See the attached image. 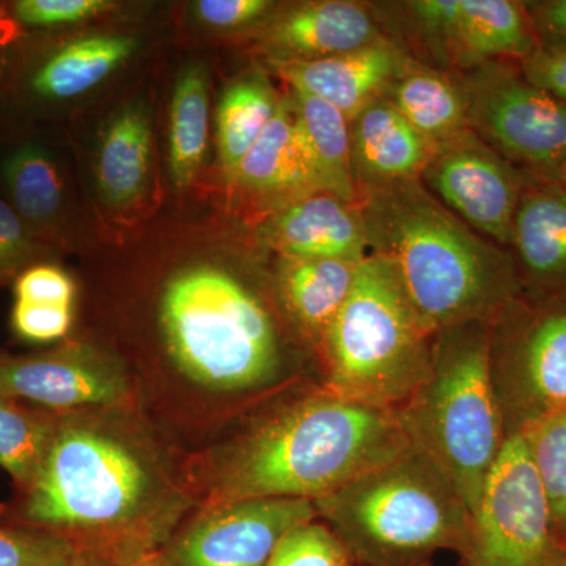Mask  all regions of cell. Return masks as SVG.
<instances>
[{
  "label": "cell",
  "mask_w": 566,
  "mask_h": 566,
  "mask_svg": "<svg viewBox=\"0 0 566 566\" xmlns=\"http://www.w3.org/2000/svg\"><path fill=\"white\" fill-rule=\"evenodd\" d=\"M524 438L545 491L554 535L566 551V412L539 423Z\"/></svg>",
  "instance_id": "30"
},
{
  "label": "cell",
  "mask_w": 566,
  "mask_h": 566,
  "mask_svg": "<svg viewBox=\"0 0 566 566\" xmlns=\"http://www.w3.org/2000/svg\"><path fill=\"white\" fill-rule=\"evenodd\" d=\"M363 262L277 256L275 293L279 303L316 348L348 300Z\"/></svg>",
  "instance_id": "22"
},
{
  "label": "cell",
  "mask_w": 566,
  "mask_h": 566,
  "mask_svg": "<svg viewBox=\"0 0 566 566\" xmlns=\"http://www.w3.org/2000/svg\"><path fill=\"white\" fill-rule=\"evenodd\" d=\"M77 547L50 532L0 526V566H61Z\"/></svg>",
  "instance_id": "33"
},
{
  "label": "cell",
  "mask_w": 566,
  "mask_h": 566,
  "mask_svg": "<svg viewBox=\"0 0 566 566\" xmlns=\"http://www.w3.org/2000/svg\"><path fill=\"white\" fill-rule=\"evenodd\" d=\"M517 69L535 87L566 103V43H539Z\"/></svg>",
  "instance_id": "37"
},
{
  "label": "cell",
  "mask_w": 566,
  "mask_h": 566,
  "mask_svg": "<svg viewBox=\"0 0 566 566\" xmlns=\"http://www.w3.org/2000/svg\"><path fill=\"white\" fill-rule=\"evenodd\" d=\"M490 374L506 439L566 412V300L506 303L490 324Z\"/></svg>",
  "instance_id": "8"
},
{
  "label": "cell",
  "mask_w": 566,
  "mask_h": 566,
  "mask_svg": "<svg viewBox=\"0 0 566 566\" xmlns=\"http://www.w3.org/2000/svg\"><path fill=\"white\" fill-rule=\"evenodd\" d=\"M314 505L365 566H424L438 551L460 553L471 521L446 476L412 447Z\"/></svg>",
  "instance_id": "6"
},
{
  "label": "cell",
  "mask_w": 566,
  "mask_h": 566,
  "mask_svg": "<svg viewBox=\"0 0 566 566\" xmlns=\"http://www.w3.org/2000/svg\"><path fill=\"white\" fill-rule=\"evenodd\" d=\"M177 499L150 444L122 424L84 411L57 415L35 474L0 509V526L70 539L112 566L159 553Z\"/></svg>",
  "instance_id": "1"
},
{
  "label": "cell",
  "mask_w": 566,
  "mask_h": 566,
  "mask_svg": "<svg viewBox=\"0 0 566 566\" xmlns=\"http://www.w3.org/2000/svg\"><path fill=\"white\" fill-rule=\"evenodd\" d=\"M352 169L360 196L397 182L420 180L434 145L416 132L385 96L352 123Z\"/></svg>",
  "instance_id": "19"
},
{
  "label": "cell",
  "mask_w": 566,
  "mask_h": 566,
  "mask_svg": "<svg viewBox=\"0 0 566 566\" xmlns=\"http://www.w3.org/2000/svg\"><path fill=\"white\" fill-rule=\"evenodd\" d=\"M61 566H112L106 558L98 554L88 553V551H77L69 560L63 562Z\"/></svg>",
  "instance_id": "41"
},
{
  "label": "cell",
  "mask_w": 566,
  "mask_h": 566,
  "mask_svg": "<svg viewBox=\"0 0 566 566\" xmlns=\"http://www.w3.org/2000/svg\"><path fill=\"white\" fill-rule=\"evenodd\" d=\"M73 324V307L14 301L11 327L18 337L33 344H50L65 337Z\"/></svg>",
  "instance_id": "36"
},
{
  "label": "cell",
  "mask_w": 566,
  "mask_h": 566,
  "mask_svg": "<svg viewBox=\"0 0 566 566\" xmlns=\"http://www.w3.org/2000/svg\"><path fill=\"white\" fill-rule=\"evenodd\" d=\"M385 98L434 147L469 132L463 87L447 70L411 59Z\"/></svg>",
  "instance_id": "24"
},
{
  "label": "cell",
  "mask_w": 566,
  "mask_h": 566,
  "mask_svg": "<svg viewBox=\"0 0 566 566\" xmlns=\"http://www.w3.org/2000/svg\"><path fill=\"white\" fill-rule=\"evenodd\" d=\"M193 13L203 24L219 29H237L268 20L274 2L268 0H200L193 3Z\"/></svg>",
  "instance_id": "38"
},
{
  "label": "cell",
  "mask_w": 566,
  "mask_h": 566,
  "mask_svg": "<svg viewBox=\"0 0 566 566\" xmlns=\"http://www.w3.org/2000/svg\"><path fill=\"white\" fill-rule=\"evenodd\" d=\"M268 20L262 48L271 61H318L385 36L370 7L353 0L297 3Z\"/></svg>",
  "instance_id": "18"
},
{
  "label": "cell",
  "mask_w": 566,
  "mask_h": 566,
  "mask_svg": "<svg viewBox=\"0 0 566 566\" xmlns=\"http://www.w3.org/2000/svg\"><path fill=\"white\" fill-rule=\"evenodd\" d=\"M316 517L314 502L304 499L212 504L170 536L161 554L169 566H266L283 536Z\"/></svg>",
  "instance_id": "13"
},
{
  "label": "cell",
  "mask_w": 566,
  "mask_h": 566,
  "mask_svg": "<svg viewBox=\"0 0 566 566\" xmlns=\"http://www.w3.org/2000/svg\"><path fill=\"white\" fill-rule=\"evenodd\" d=\"M151 117L145 104L123 107L104 129L96 161L99 192L112 207L136 202L147 188Z\"/></svg>",
  "instance_id": "25"
},
{
  "label": "cell",
  "mask_w": 566,
  "mask_h": 566,
  "mask_svg": "<svg viewBox=\"0 0 566 566\" xmlns=\"http://www.w3.org/2000/svg\"><path fill=\"white\" fill-rule=\"evenodd\" d=\"M490 324L439 331L423 381L395 412L409 446L446 476L471 515L506 441L490 374Z\"/></svg>",
  "instance_id": "4"
},
{
  "label": "cell",
  "mask_w": 566,
  "mask_h": 566,
  "mask_svg": "<svg viewBox=\"0 0 566 566\" xmlns=\"http://www.w3.org/2000/svg\"><path fill=\"white\" fill-rule=\"evenodd\" d=\"M524 3L539 43H566V0Z\"/></svg>",
  "instance_id": "39"
},
{
  "label": "cell",
  "mask_w": 566,
  "mask_h": 566,
  "mask_svg": "<svg viewBox=\"0 0 566 566\" xmlns=\"http://www.w3.org/2000/svg\"><path fill=\"white\" fill-rule=\"evenodd\" d=\"M2 196L36 237H54L65 207V180L57 158L39 139L11 145L0 159Z\"/></svg>",
  "instance_id": "23"
},
{
  "label": "cell",
  "mask_w": 566,
  "mask_h": 566,
  "mask_svg": "<svg viewBox=\"0 0 566 566\" xmlns=\"http://www.w3.org/2000/svg\"><path fill=\"white\" fill-rule=\"evenodd\" d=\"M159 324L175 367L216 394H249L279 381L283 349L268 305L237 275L210 264L167 282Z\"/></svg>",
  "instance_id": "5"
},
{
  "label": "cell",
  "mask_w": 566,
  "mask_h": 566,
  "mask_svg": "<svg viewBox=\"0 0 566 566\" xmlns=\"http://www.w3.org/2000/svg\"><path fill=\"white\" fill-rule=\"evenodd\" d=\"M547 180L556 181L557 185L560 186V188H564L566 191V161L562 164V166L558 167L556 172L551 175V177L547 178Z\"/></svg>",
  "instance_id": "43"
},
{
  "label": "cell",
  "mask_w": 566,
  "mask_h": 566,
  "mask_svg": "<svg viewBox=\"0 0 566 566\" xmlns=\"http://www.w3.org/2000/svg\"><path fill=\"white\" fill-rule=\"evenodd\" d=\"M57 412L0 395V468L14 488L29 483L50 444Z\"/></svg>",
  "instance_id": "29"
},
{
  "label": "cell",
  "mask_w": 566,
  "mask_h": 566,
  "mask_svg": "<svg viewBox=\"0 0 566 566\" xmlns=\"http://www.w3.org/2000/svg\"><path fill=\"white\" fill-rule=\"evenodd\" d=\"M104 0H17L2 7L17 31H54L109 9Z\"/></svg>",
  "instance_id": "32"
},
{
  "label": "cell",
  "mask_w": 566,
  "mask_h": 566,
  "mask_svg": "<svg viewBox=\"0 0 566 566\" xmlns=\"http://www.w3.org/2000/svg\"><path fill=\"white\" fill-rule=\"evenodd\" d=\"M368 252L394 268L412 307L433 334L491 322L520 296L509 249L476 233L420 180L360 196Z\"/></svg>",
  "instance_id": "2"
},
{
  "label": "cell",
  "mask_w": 566,
  "mask_h": 566,
  "mask_svg": "<svg viewBox=\"0 0 566 566\" xmlns=\"http://www.w3.org/2000/svg\"><path fill=\"white\" fill-rule=\"evenodd\" d=\"M46 253L48 245L0 192V283L14 282L22 271L41 263Z\"/></svg>",
  "instance_id": "34"
},
{
  "label": "cell",
  "mask_w": 566,
  "mask_h": 566,
  "mask_svg": "<svg viewBox=\"0 0 566 566\" xmlns=\"http://www.w3.org/2000/svg\"><path fill=\"white\" fill-rule=\"evenodd\" d=\"M232 182L271 200L275 208L323 192L290 95L283 96L273 122L244 156Z\"/></svg>",
  "instance_id": "21"
},
{
  "label": "cell",
  "mask_w": 566,
  "mask_h": 566,
  "mask_svg": "<svg viewBox=\"0 0 566 566\" xmlns=\"http://www.w3.org/2000/svg\"><path fill=\"white\" fill-rule=\"evenodd\" d=\"M14 301L73 307L76 285L62 268L36 263L14 279Z\"/></svg>",
  "instance_id": "35"
},
{
  "label": "cell",
  "mask_w": 566,
  "mask_h": 566,
  "mask_svg": "<svg viewBox=\"0 0 566 566\" xmlns=\"http://www.w3.org/2000/svg\"><path fill=\"white\" fill-rule=\"evenodd\" d=\"M469 129L521 172L549 178L566 161V103L535 87L516 62L458 74Z\"/></svg>",
  "instance_id": "10"
},
{
  "label": "cell",
  "mask_w": 566,
  "mask_h": 566,
  "mask_svg": "<svg viewBox=\"0 0 566 566\" xmlns=\"http://www.w3.org/2000/svg\"><path fill=\"white\" fill-rule=\"evenodd\" d=\"M509 252L520 296L535 303L566 300V191L556 181L528 175Z\"/></svg>",
  "instance_id": "15"
},
{
  "label": "cell",
  "mask_w": 566,
  "mask_h": 566,
  "mask_svg": "<svg viewBox=\"0 0 566 566\" xmlns=\"http://www.w3.org/2000/svg\"><path fill=\"white\" fill-rule=\"evenodd\" d=\"M297 126L311 155L319 188L345 202L359 205L352 169L348 118L333 104L290 88Z\"/></svg>",
  "instance_id": "26"
},
{
  "label": "cell",
  "mask_w": 566,
  "mask_h": 566,
  "mask_svg": "<svg viewBox=\"0 0 566 566\" xmlns=\"http://www.w3.org/2000/svg\"><path fill=\"white\" fill-rule=\"evenodd\" d=\"M281 102L282 96L262 73L245 74L222 93L216 114V139L227 180L233 181L238 167L273 122Z\"/></svg>",
  "instance_id": "27"
},
{
  "label": "cell",
  "mask_w": 566,
  "mask_h": 566,
  "mask_svg": "<svg viewBox=\"0 0 566 566\" xmlns=\"http://www.w3.org/2000/svg\"><path fill=\"white\" fill-rule=\"evenodd\" d=\"M401 9L439 70L517 63L539 44L526 3L516 0H412Z\"/></svg>",
  "instance_id": "11"
},
{
  "label": "cell",
  "mask_w": 566,
  "mask_h": 566,
  "mask_svg": "<svg viewBox=\"0 0 566 566\" xmlns=\"http://www.w3.org/2000/svg\"><path fill=\"white\" fill-rule=\"evenodd\" d=\"M259 233L264 245L290 259L363 262L370 255L359 205L327 192L275 208Z\"/></svg>",
  "instance_id": "17"
},
{
  "label": "cell",
  "mask_w": 566,
  "mask_h": 566,
  "mask_svg": "<svg viewBox=\"0 0 566 566\" xmlns=\"http://www.w3.org/2000/svg\"><path fill=\"white\" fill-rule=\"evenodd\" d=\"M348 547L319 521L301 524L283 536L266 566H353Z\"/></svg>",
  "instance_id": "31"
},
{
  "label": "cell",
  "mask_w": 566,
  "mask_h": 566,
  "mask_svg": "<svg viewBox=\"0 0 566 566\" xmlns=\"http://www.w3.org/2000/svg\"><path fill=\"white\" fill-rule=\"evenodd\" d=\"M20 32L17 31L7 14L3 13L2 7H0V70L6 65V54L9 51L10 44L18 39Z\"/></svg>",
  "instance_id": "40"
},
{
  "label": "cell",
  "mask_w": 566,
  "mask_h": 566,
  "mask_svg": "<svg viewBox=\"0 0 566 566\" xmlns=\"http://www.w3.org/2000/svg\"><path fill=\"white\" fill-rule=\"evenodd\" d=\"M562 566H566V551H565V554H564V560H562Z\"/></svg>",
  "instance_id": "44"
},
{
  "label": "cell",
  "mask_w": 566,
  "mask_h": 566,
  "mask_svg": "<svg viewBox=\"0 0 566 566\" xmlns=\"http://www.w3.org/2000/svg\"><path fill=\"white\" fill-rule=\"evenodd\" d=\"M123 566H169V564H167L161 551H159V553H153L150 556L142 557L139 560H134L132 564Z\"/></svg>",
  "instance_id": "42"
},
{
  "label": "cell",
  "mask_w": 566,
  "mask_h": 566,
  "mask_svg": "<svg viewBox=\"0 0 566 566\" xmlns=\"http://www.w3.org/2000/svg\"><path fill=\"white\" fill-rule=\"evenodd\" d=\"M411 59L400 44L385 35L360 50L333 57L271 61V66L290 88L333 104L352 123L365 107L386 95Z\"/></svg>",
  "instance_id": "16"
},
{
  "label": "cell",
  "mask_w": 566,
  "mask_h": 566,
  "mask_svg": "<svg viewBox=\"0 0 566 566\" xmlns=\"http://www.w3.org/2000/svg\"><path fill=\"white\" fill-rule=\"evenodd\" d=\"M397 417L316 389L283 406L229 449L214 504L244 499H316L409 449Z\"/></svg>",
  "instance_id": "3"
},
{
  "label": "cell",
  "mask_w": 566,
  "mask_h": 566,
  "mask_svg": "<svg viewBox=\"0 0 566 566\" xmlns=\"http://www.w3.org/2000/svg\"><path fill=\"white\" fill-rule=\"evenodd\" d=\"M458 554L461 566H562L565 551L524 436L502 447Z\"/></svg>",
  "instance_id": "9"
},
{
  "label": "cell",
  "mask_w": 566,
  "mask_h": 566,
  "mask_svg": "<svg viewBox=\"0 0 566 566\" xmlns=\"http://www.w3.org/2000/svg\"><path fill=\"white\" fill-rule=\"evenodd\" d=\"M528 174L471 129L434 147L420 181L476 233L509 249Z\"/></svg>",
  "instance_id": "12"
},
{
  "label": "cell",
  "mask_w": 566,
  "mask_h": 566,
  "mask_svg": "<svg viewBox=\"0 0 566 566\" xmlns=\"http://www.w3.org/2000/svg\"><path fill=\"white\" fill-rule=\"evenodd\" d=\"M434 335L417 315L394 268L370 253L319 345L324 386L395 415L423 381Z\"/></svg>",
  "instance_id": "7"
},
{
  "label": "cell",
  "mask_w": 566,
  "mask_h": 566,
  "mask_svg": "<svg viewBox=\"0 0 566 566\" xmlns=\"http://www.w3.org/2000/svg\"><path fill=\"white\" fill-rule=\"evenodd\" d=\"M210 129V80L200 63L186 66L170 107L169 164L175 188H188L207 153Z\"/></svg>",
  "instance_id": "28"
},
{
  "label": "cell",
  "mask_w": 566,
  "mask_h": 566,
  "mask_svg": "<svg viewBox=\"0 0 566 566\" xmlns=\"http://www.w3.org/2000/svg\"><path fill=\"white\" fill-rule=\"evenodd\" d=\"M120 360L84 344L18 356L0 349V395L48 411L115 408L129 397Z\"/></svg>",
  "instance_id": "14"
},
{
  "label": "cell",
  "mask_w": 566,
  "mask_h": 566,
  "mask_svg": "<svg viewBox=\"0 0 566 566\" xmlns=\"http://www.w3.org/2000/svg\"><path fill=\"white\" fill-rule=\"evenodd\" d=\"M136 50L128 36H88L32 55L17 81V92L32 104L77 98L102 84Z\"/></svg>",
  "instance_id": "20"
}]
</instances>
